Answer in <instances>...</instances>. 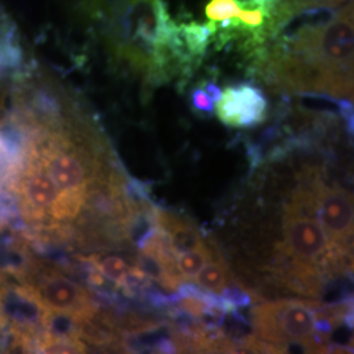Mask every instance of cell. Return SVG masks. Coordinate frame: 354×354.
Returning <instances> with one entry per match:
<instances>
[{
    "mask_svg": "<svg viewBox=\"0 0 354 354\" xmlns=\"http://www.w3.org/2000/svg\"><path fill=\"white\" fill-rule=\"evenodd\" d=\"M87 263H89L95 270H97L104 279L114 283L118 289H121L130 268L127 261L120 256H108L104 257L102 260L91 257L87 260Z\"/></svg>",
    "mask_w": 354,
    "mask_h": 354,
    "instance_id": "cell-11",
    "label": "cell"
},
{
    "mask_svg": "<svg viewBox=\"0 0 354 354\" xmlns=\"http://www.w3.org/2000/svg\"><path fill=\"white\" fill-rule=\"evenodd\" d=\"M317 215L330 248L352 254L353 203L349 193L342 187L324 185L319 196Z\"/></svg>",
    "mask_w": 354,
    "mask_h": 354,
    "instance_id": "cell-4",
    "label": "cell"
},
{
    "mask_svg": "<svg viewBox=\"0 0 354 354\" xmlns=\"http://www.w3.org/2000/svg\"><path fill=\"white\" fill-rule=\"evenodd\" d=\"M216 30L218 28L213 21L205 26L197 24V23L178 26V35L184 45V49L190 58L203 55L207 48L210 37H213Z\"/></svg>",
    "mask_w": 354,
    "mask_h": 354,
    "instance_id": "cell-8",
    "label": "cell"
},
{
    "mask_svg": "<svg viewBox=\"0 0 354 354\" xmlns=\"http://www.w3.org/2000/svg\"><path fill=\"white\" fill-rule=\"evenodd\" d=\"M266 95L251 83H239L225 89L216 102V115L228 127H253L266 118Z\"/></svg>",
    "mask_w": 354,
    "mask_h": 354,
    "instance_id": "cell-6",
    "label": "cell"
},
{
    "mask_svg": "<svg viewBox=\"0 0 354 354\" xmlns=\"http://www.w3.org/2000/svg\"><path fill=\"white\" fill-rule=\"evenodd\" d=\"M353 37L352 7H346L328 24L290 36V53L326 76L329 95L352 97Z\"/></svg>",
    "mask_w": 354,
    "mask_h": 354,
    "instance_id": "cell-1",
    "label": "cell"
},
{
    "mask_svg": "<svg viewBox=\"0 0 354 354\" xmlns=\"http://www.w3.org/2000/svg\"><path fill=\"white\" fill-rule=\"evenodd\" d=\"M17 277L21 286L16 291L37 307L45 319L67 317L82 328L99 314V306L89 291L57 269L35 264L23 269Z\"/></svg>",
    "mask_w": 354,
    "mask_h": 354,
    "instance_id": "cell-2",
    "label": "cell"
},
{
    "mask_svg": "<svg viewBox=\"0 0 354 354\" xmlns=\"http://www.w3.org/2000/svg\"><path fill=\"white\" fill-rule=\"evenodd\" d=\"M192 105L196 111L212 114L214 111V102L203 92V89L196 88L192 92Z\"/></svg>",
    "mask_w": 354,
    "mask_h": 354,
    "instance_id": "cell-14",
    "label": "cell"
},
{
    "mask_svg": "<svg viewBox=\"0 0 354 354\" xmlns=\"http://www.w3.org/2000/svg\"><path fill=\"white\" fill-rule=\"evenodd\" d=\"M283 250L294 261L322 269L330 244L320 223L314 218H283Z\"/></svg>",
    "mask_w": 354,
    "mask_h": 354,
    "instance_id": "cell-5",
    "label": "cell"
},
{
    "mask_svg": "<svg viewBox=\"0 0 354 354\" xmlns=\"http://www.w3.org/2000/svg\"><path fill=\"white\" fill-rule=\"evenodd\" d=\"M322 308L319 302L299 299L257 304L251 311L253 332L260 340L274 345L308 342L317 337Z\"/></svg>",
    "mask_w": 354,
    "mask_h": 354,
    "instance_id": "cell-3",
    "label": "cell"
},
{
    "mask_svg": "<svg viewBox=\"0 0 354 354\" xmlns=\"http://www.w3.org/2000/svg\"><path fill=\"white\" fill-rule=\"evenodd\" d=\"M299 104L304 109L314 112H326L329 114H342V100L329 97L322 93H304L299 97Z\"/></svg>",
    "mask_w": 354,
    "mask_h": 354,
    "instance_id": "cell-12",
    "label": "cell"
},
{
    "mask_svg": "<svg viewBox=\"0 0 354 354\" xmlns=\"http://www.w3.org/2000/svg\"><path fill=\"white\" fill-rule=\"evenodd\" d=\"M216 259L219 257H215L214 250L205 243L201 247L178 256L177 270L183 279H196V276L203 270V266Z\"/></svg>",
    "mask_w": 354,
    "mask_h": 354,
    "instance_id": "cell-10",
    "label": "cell"
},
{
    "mask_svg": "<svg viewBox=\"0 0 354 354\" xmlns=\"http://www.w3.org/2000/svg\"><path fill=\"white\" fill-rule=\"evenodd\" d=\"M196 282L203 290L219 295L231 285V273L222 259H216L203 266V270L196 276Z\"/></svg>",
    "mask_w": 354,
    "mask_h": 354,
    "instance_id": "cell-9",
    "label": "cell"
},
{
    "mask_svg": "<svg viewBox=\"0 0 354 354\" xmlns=\"http://www.w3.org/2000/svg\"><path fill=\"white\" fill-rule=\"evenodd\" d=\"M241 12L239 3L234 0H213L206 6V16L213 23L238 19Z\"/></svg>",
    "mask_w": 354,
    "mask_h": 354,
    "instance_id": "cell-13",
    "label": "cell"
},
{
    "mask_svg": "<svg viewBox=\"0 0 354 354\" xmlns=\"http://www.w3.org/2000/svg\"><path fill=\"white\" fill-rule=\"evenodd\" d=\"M203 92L209 96V99H210L213 102H219V100H221V97H222V93H223L221 87H219V86H216L215 83H207Z\"/></svg>",
    "mask_w": 354,
    "mask_h": 354,
    "instance_id": "cell-15",
    "label": "cell"
},
{
    "mask_svg": "<svg viewBox=\"0 0 354 354\" xmlns=\"http://www.w3.org/2000/svg\"><path fill=\"white\" fill-rule=\"evenodd\" d=\"M26 216L35 222H44L61 196V190L49 175L35 162L20 184Z\"/></svg>",
    "mask_w": 354,
    "mask_h": 354,
    "instance_id": "cell-7",
    "label": "cell"
}]
</instances>
